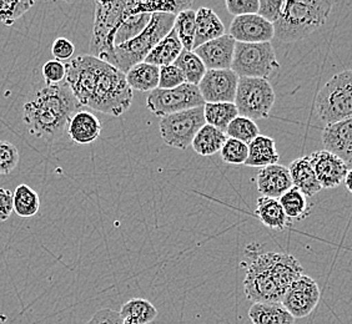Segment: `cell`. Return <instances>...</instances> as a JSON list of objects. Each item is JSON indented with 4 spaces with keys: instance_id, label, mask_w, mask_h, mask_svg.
<instances>
[{
    "instance_id": "6da1fadb",
    "label": "cell",
    "mask_w": 352,
    "mask_h": 324,
    "mask_svg": "<svg viewBox=\"0 0 352 324\" xmlns=\"http://www.w3.org/2000/svg\"><path fill=\"white\" fill-rule=\"evenodd\" d=\"M65 82L80 106L122 115L133 102V90L125 74L93 55H79L65 64Z\"/></svg>"
},
{
    "instance_id": "7a4b0ae2",
    "label": "cell",
    "mask_w": 352,
    "mask_h": 324,
    "mask_svg": "<svg viewBox=\"0 0 352 324\" xmlns=\"http://www.w3.org/2000/svg\"><path fill=\"white\" fill-rule=\"evenodd\" d=\"M250 264L244 279L245 294L255 303H281L286 290L302 276V266L287 253L260 252L256 244L246 247Z\"/></svg>"
},
{
    "instance_id": "3957f363",
    "label": "cell",
    "mask_w": 352,
    "mask_h": 324,
    "mask_svg": "<svg viewBox=\"0 0 352 324\" xmlns=\"http://www.w3.org/2000/svg\"><path fill=\"white\" fill-rule=\"evenodd\" d=\"M79 108V102L65 81L56 85L45 84L28 95L23 106V119L30 135L53 141L67 131L69 120Z\"/></svg>"
},
{
    "instance_id": "277c9868",
    "label": "cell",
    "mask_w": 352,
    "mask_h": 324,
    "mask_svg": "<svg viewBox=\"0 0 352 324\" xmlns=\"http://www.w3.org/2000/svg\"><path fill=\"white\" fill-rule=\"evenodd\" d=\"M190 1L139 3V1H96L90 54L109 62L114 50V36L122 21L135 13H168L176 15L189 9Z\"/></svg>"
},
{
    "instance_id": "5b68a950",
    "label": "cell",
    "mask_w": 352,
    "mask_h": 324,
    "mask_svg": "<svg viewBox=\"0 0 352 324\" xmlns=\"http://www.w3.org/2000/svg\"><path fill=\"white\" fill-rule=\"evenodd\" d=\"M333 1L302 0L284 1L281 13L274 25V38L284 43L301 40L325 24Z\"/></svg>"
},
{
    "instance_id": "8992f818",
    "label": "cell",
    "mask_w": 352,
    "mask_h": 324,
    "mask_svg": "<svg viewBox=\"0 0 352 324\" xmlns=\"http://www.w3.org/2000/svg\"><path fill=\"white\" fill-rule=\"evenodd\" d=\"M175 15L168 13L151 14L149 24L131 40L114 47L109 64L126 74L136 64L145 60L159 41L169 34L174 27Z\"/></svg>"
},
{
    "instance_id": "52a82bcc",
    "label": "cell",
    "mask_w": 352,
    "mask_h": 324,
    "mask_svg": "<svg viewBox=\"0 0 352 324\" xmlns=\"http://www.w3.org/2000/svg\"><path fill=\"white\" fill-rule=\"evenodd\" d=\"M315 113L326 126L352 117V71L350 69L332 76L318 91Z\"/></svg>"
},
{
    "instance_id": "ba28073f",
    "label": "cell",
    "mask_w": 352,
    "mask_h": 324,
    "mask_svg": "<svg viewBox=\"0 0 352 324\" xmlns=\"http://www.w3.org/2000/svg\"><path fill=\"white\" fill-rule=\"evenodd\" d=\"M278 68L280 62L271 43L235 44L231 70L237 75V78L267 80Z\"/></svg>"
},
{
    "instance_id": "9c48e42d",
    "label": "cell",
    "mask_w": 352,
    "mask_h": 324,
    "mask_svg": "<svg viewBox=\"0 0 352 324\" xmlns=\"http://www.w3.org/2000/svg\"><path fill=\"white\" fill-rule=\"evenodd\" d=\"M275 91L269 80L254 78H239L234 104L237 114L252 121L266 119L275 104Z\"/></svg>"
},
{
    "instance_id": "30bf717a",
    "label": "cell",
    "mask_w": 352,
    "mask_h": 324,
    "mask_svg": "<svg viewBox=\"0 0 352 324\" xmlns=\"http://www.w3.org/2000/svg\"><path fill=\"white\" fill-rule=\"evenodd\" d=\"M203 97L197 85L185 82L177 88L155 89L146 97V106L157 117L173 115L190 108L204 106Z\"/></svg>"
},
{
    "instance_id": "8fae6325",
    "label": "cell",
    "mask_w": 352,
    "mask_h": 324,
    "mask_svg": "<svg viewBox=\"0 0 352 324\" xmlns=\"http://www.w3.org/2000/svg\"><path fill=\"white\" fill-rule=\"evenodd\" d=\"M204 125V108L200 106L162 117L159 128L160 136L168 146L186 150Z\"/></svg>"
},
{
    "instance_id": "7c38bea8",
    "label": "cell",
    "mask_w": 352,
    "mask_h": 324,
    "mask_svg": "<svg viewBox=\"0 0 352 324\" xmlns=\"http://www.w3.org/2000/svg\"><path fill=\"white\" fill-rule=\"evenodd\" d=\"M320 296V288L315 279L302 275L286 290L281 304L295 319L307 317L318 307Z\"/></svg>"
},
{
    "instance_id": "4fadbf2b",
    "label": "cell",
    "mask_w": 352,
    "mask_h": 324,
    "mask_svg": "<svg viewBox=\"0 0 352 324\" xmlns=\"http://www.w3.org/2000/svg\"><path fill=\"white\" fill-rule=\"evenodd\" d=\"M237 75L229 70H206L197 88L205 104L234 102L236 95Z\"/></svg>"
},
{
    "instance_id": "5bb4252c",
    "label": "cell",
    "mask_w": 352,
    "mask_h": 324,
    "mask_svg": "<svg viewBox=\"0 0 352 324\" xmlns=\"http://www.w3.org/2000/svg\"><path fill=\"white\" fill-rule=\"evenodd\" d=\"M312 170L316 175L322 189H336L351 169L338 156L332 155L325 150H320L309 156Z\"/></svg>"
},
{
    "instance_id": "9a60e30c",
    "label": "cell",
    "mask_w": 352,
    "mask_h": 324,
    "mask_svg": "<svg viewBox=\"0 0 352 324\" xmlns=\"http://www.w3.org/2000/svg\"><path fill=\"white\" fill-rule=\"evenodd\" d=\"M231 38L236 43L260 44L274 39V25L258 14L235 16L230 24Z\"/></svg>"
},
{
    "instance_id": "2e32d148",
    "label": "cell",
    "mask_w": 352,
    "mask_h": 324,
    "mask_svg": "<svg viewBox=\"0 0 352 324\" xmlns=\"http://www.w3.org/2000/svg\"><path fill=\"white\" fill-rule=\"evenodd\" d=\"M236 41L229 34L208 41L192 51L203 61L206 70H229L231 69Z\"/></svg>"
},
{
    "instance_id": "e0dca14e",
    "label": "cell",
    "mask_w": 352,
    "mask_h": 324,
    "mask_svg": "<svg viewBox=\"0 0 352 324\" xmlns=\"http://www.w3.org/2000/svg\"><path fill=\"white\" fill-rule=\"evenodd\" d=\"M324 150L338 156L351 169L352 166V119L327 125L322 131Z\"/></svg>"
},
{
    "instance_id": "ac0fdd59",
    "label": "cell",
    "mask_w": 352,
    "mask_h": 324,
    "mask_svg": "<svg viewBox=\"0 0 352 324\" xmlns=\"http://www.w3.org/2000/svg\"><path fill=\"white\" fill-rule=\"evenodd\" d=\"M254 180L261 196L269 198L278 200L286 191L292 187L289 170L278 163L260 170Z\"/></svg>"
},
{
    "instance_id": "d6986e66",
    "label": "cell",
    "mask_w": 352,
    "mask_h": 324,
    "mask_svg": "<svg viewBox=\"0 0 352 324\" xmlns=\"http://www.w3.org/2000/svg\"><path fill=\"white\" fill-rule=\"evenodd\" d=\"M69 137L79 145L96 141L102 134V122L90 111H78L69 120L67 126Z\"/></svg>"
},
{
    "instance_id": "ffe728a7",
    "label": "cell",
    "mask_w": 352,
    "mask_h": 324,
    "mask_svg": "<svg viewBox=\"0 0 352 324\" xmlns=\"http://www.w3.org/2000/svg\"><path fill=\"white\" fill-rule=\"evenodd\" d=\"M287 170L292 178V187L301 191L306 197L315 196L322 189L312 170L309 156L294 160Z\"/></svg>"
},
{
    "instance_id": "44dd1931",
    "label": "cell",
    "mask_w": 352,
    "mask_h": 324,
    "mask_svg": "<svg viewBox=\"0 0 352 324\" xmlns=\"http://www.w3.org/2000/svg\"><path fill=\"white\" fill-rule=\"evenodd\" d=\"M195 15L194 49L225 34V27L217 14L210 8L197 9ZM192 49V50H194Z\"/></svg>"
},
{
    "instance_id": "7402d4cb",
    "label": "cell",
    "mask_w": 352,
    "mask_h": 324,
    "mask_svg": "<svg viewBox=\"0 0 352 324\" xmlns=\"http://www.w3.org/2000/svg\"><path fill=\"white\" fill-rule=\"evenodd\" d=\"M278 156L275 140L269 136L258 135L248 145V160L244 165L249 167L264 169L278 163Z\"/></svg>"
},
{
    "instance_id": "603a6c76",
    "label": "cell",
    "mask_w": 352,
    "mask_h": 324,
    "mask_svg": "<svg viewBox=\"0 0 352 324\" xmlns=\"http://www.w3.org/2000/svg\"><path fill=\"white\" fill-rule=\"evenodd\" d=\"M255 216L271 230L284 231L292 226V221L285 215L284 209L276 198L258 197Z\"/></svg>"
},
{
    "instance_id": "cb8c5ba5",
    "label": "cell",
    "mask_w": 352,
    "mask_h": 324,
    "mask_svg": "<svg viewBox=\"0 0 352 324\" xmlns=\"http://www.w3.org/2000/svg\"><path fill=\"white\" fill-rule=\"evenodd\" d=\"M183 50V45L179 40L175 30L171 29L169 34L156 44L155 47L150 51L144 61L155 65L157 68H162L174 64Z\"/></svg>"
},
{
    "instance_id": "d4e9b609",
    "label": "cell",
    "mask_w": 352,
    "mask_h": 324,
    "mask_svg": "<svg viewBox=\"0 0 352 324\" xmlns=\"http://www.w3.org/2000/svg\"><path fill=\"white\" fill-rule=\"evenodd\" d=\"M249 318L252 324H295V318L281 303H254Z\"/></svg>"
},
{
    "instance_id": "484cf974",
    "label": "cell",
    "mask_w": 352,
    "mask_h": 324,
    "mask_svg": "<svg viewBox=\"0 0 352 324\" xmlns=\"http://www.w3.org/2000/svg\"><path fill=\"white\" fill-rule=\"evenodd\" d=\"M159 70L160 69L155 65L142 61L125 74L126 82L131 90L151 93L159 86Z\"/></svg>"
},
{
    "instance_id": "4316f807",
    "label": "cell",
    "mask_w": 352,
    "mask_h": 324,
    "mask_svg": "<svg viewBox=\"0 0 352 324\" xmlns=\"http://www.w3.org/2000/svg\"><path fill=\"white\" fill-rule=\"evenodd\" d=\"M228 136L223 131L205 124L191 142L192 150L200 156H212L220 152Z\"/></svg>"
},
{
    "instance_id": "83f0119b",
    "label": "cell",
    "mask_w": 352,
    "mask_h": 324,
    "mask_svg": "<svg viewBox=\"0 0 352 324\" xmlns=\"http://www.w3.org/2000/svg\"><path fill=\"white\" fill-rule=\"evenodd\" d=\"M278 202L290 221H302L311 213L312 205L309 202V197H306L301 191L295 187L286 191L278 198Z\"/></svg>"
},
{
    "instance_id": "f1b7e54d",
    "label": "cell",
    "mask_w": 352,
    "mask_h": 324,
    "mask_svg": "<svg viewBox=\"0 0 352 324\" xmlns=\"http://www.w3.org/2000/svg\"><path fill=\"white\" fill-rule=\"evenodd\" d=\"M204 119L205 124L226 132V128L235 117L239 116L237 108L234 102H215L205 104Z\"/></svg>"
},
{
    "instance_id": "f546056e",
    "label": "cell",
    "mask_w": 352,
    "mask_h": 324,
    "mask_svg": "<svg viewBox=\"0 0 352 324\" xmlns=\"http://www.w3.org/2000/svg\"><path fill=\"white\" fill-rule=\"evenodd\" d=\"M39 209V195L28 185H19L13 194V212L23 218H29L35 216Z\"/></svg>"
},
{
    "instance_id": "4dcf8cb0",
    "label": "cell",
    "mask_w": 352,
    "mask_h": 324,
    "mask_svg": "<svg viewBox=\"0 0 352 324\" xmlns=\"http://www.w3.org/2000/svg\"><path fill=\"white\" fill-rule=\"evenodd\" d=\"M195 10L185 9L175 15L174 27L176 35L183 45L184 50L192 51L195 39Z\"/></svg>"
},
{
    "instance_id": "1f68e13d",
    "label": "cell",
    "mask_w": 352,
    "mask_h": 324,
    "mask_svg": "<svg viewBox=\"0 0 352 324\" xmlns=\"http://www.w3.org/2000/svg\"><path fill=\"white\" fill-rule=\"evenodd\" d=\"M174 65L182 70L185 76V82L197 86L206 73L203 61L199 59V56L194 51L183 50L174 62Z\"/></svg>"
},
{
    "instance_id": "d6a6232c",
    "label": "cell",
    "mask_w": 352,
    "mask_h": 324,
    "mask_svg": "<svg viewBox=\"0 0 352 324\" xmlns=\"http://www.w3.org/2000/svg\"><path fill=\"white\" fill-rule=\"evenodd\" d=\"M122 318H134L140 324H149L155 321L157 317V310L155 305L150 303L148 299L144 298H133L126 303L122 304L120 310Z\"/></svg>"
},
{
    "instance_id": "836d02e7",
    "label": "cell",
    "mask_w": 352,
    "mask_h": 324,
    "mask_svg": "<svg viewBox=\"0 0 352 324\" xmlns=\"http://www.w3.org/2000/svg\"><path fill=\"white\" fill-rule=\"evenodd\" d=\"M151 13H135L128 16L122 21V25L116 30L114 36V47L120 45L122 43L131 40L136 35L140 34L142 30L149 24Z\"/></svg>"
},
{
    "instance_id": "e575fe53",
    "label": "cell",
    "mask_w": 352,
    "mask_h": 324,
    "mask_svg": "<svg viewBox=\"0 0 352 324\" xmlns=\"http://www.w3.org/2000/svg\"><path fill=\"white\" fill-rule=\"evenodd\" d=\"M225 134L230 139L249 145L252 140H255L260 135V128L256 125V122L252 121L250 119L237 116L229 124Z\"/></svg>"
},
{
    "instance_id": "d590c367",
    "label": "cell",
    "mask_w": 352,
    "mask_h": 324,
    "mask_svg": "<svg viewBox=\"0 0 352 324\" xmlns=\"http://www.w3.org/2000/svg\"><path fill=\"white\" fill-rule=\"evenodd\" d=\"M34 5L33 0H0V23L12 27Z\"/></svg>"
},
{
    "instance_id": "8d00e7d4",
    "label": "cell",
    "mask_w": 352,
    "mask_h": 324,
    "mask_svg": "<svg viewBox=\"0 0 352 324\" xmlns=\"http://www.w3.org/2000/svg\"><path fill=\"white\" fill-rule=\"evenodd\" d=\"M223 162L230 165H244L248 160V145L228 137L220 150Z\"/></svg>"
},
{
    "instance_id": "74e56055",
    "label": "cell",
    "mask_w": 352,
    "mask_h": 324,
    "mask_svg": "<svg viewBox=\"0 0 352 324\" xmlns=\"http://www.w3.org/2000/svg\"><path fill=\"white\" fill-rule=\"evenodd\" d=\"M21 160L19 150L10 142L0 140V176L12 174Z\"/></svg>"
},
{
    "instance_id": "f35d334b",
    "label": "cell",
    "mask_w": 352,
    "mask_h": 324,
    "mask_svg": "<svg viewBox=\"0 0 352 324\" xmlns=\"http://www.w3.org/2000/svg\"><path fill=\"white\" fill-rule=\"evenodd\" d=\"M159 86L157 89H174L185 84V76L182 70L174 64L159 68Z\"/></svg>"
},
{
    "instance_id": "ab89813d",
    "label": "cell",
    "mask_w": 352,
    "mask_h": 324,
    "mask_svg": "<svg viewBox=\"0 0 352 324\" xmlns=\"http://www.w3.org/2000/svg\"><path fill=\"white\" fill-rule=\"evenodd\" d=\"M65 64L61 61L49 60L43 67V76L47 85H56L65 80Z\"/></svg>"
},
{
    "instance_id": "60d3db41",
    "label": "cell",
    "mask_w": 352,
    "mask_h": 324,
    "mask_svg": "<svg viewBox=\"0 0 352 324\" xmlns=\"http://www.w3.org/2000/svg\"><path fill=\"white\" fill-rule=\"evenodd\" d=\"M226 9L234 16L258 14V0H226Z\"/></svg>"
},
{
    "instance_id": "b9f144b4",
    "label": "cell",
    "mask_w": 352,
    "mask_h": 324,
    "mask_svg": "<svg viewBox=\"0 0 352 324\" xmlns=\"http://www.w3.org/2000/svg\"><path fill=\"white\" fill-rule=\"evenodd\" d=\"M283 4V0H258V15L270 24H274L281 13Z\"/></svg>"
},
{
    "instance_id": "7bdbcfd3",
    "label": "cell",
    "mask_w": 352,
    "mask_h": 324,
    "mask_svg": "<svg viewBox=\"0 0 352 324\" xmlns=\"http://www.w3.org/2000/svg\"><path fill=\"white\" fill-rule=\"evenodd\" d=\"M75 47L72 41L67 38H58L55 39L52 47V54L55 60H70L74 55Z\"/></svg>"
},
{
    "instance_id": "ee69618b",
    "label": "cell",
    "mask_w": 352,
    "mask_h": 324,
    "mask_svg": "<svg viewBox=\"0 0 352 324\" xmlns=\"http://www.w3.org/2000/svg\"><path fill=\"white\" fill-rule=\"evenodd\" d=\"M85 324H122V318L119 312L104 308L96 312Z\"/></svg>"
},
{
    "instance_id": "f6af8a7d",
    "label": "cell",
    "mask_w": 352,
    "mask_h": 324,
    "mask_svg": "<svg viewBox=\"0 0 352 324\" xmlns=\"http://www.w3.org/2000/svg\"><path fill=\"white\" fill-rule=\"evenodd\" d=\"M13 213V192L0 189V222H6Z\"/></svg>"
},
{
    "instance_id": "bcb514c9",
    "label": "cell",
    "mask_w": 352,
    "mask_h": 324,
    "mask_svg": "<svg viewBox=\"0 0 352 324\" xmlns=\"http://www.w3.org/2000/svg\"><path fill=\"white\" fill-rule=\"evenodd\" d=\"M351 175H352V171H349L347 172V175H346L345 178H344V183H345L346 189L349 191V192H351V185H350V183H351Z\"/></svg>"
},
{
    "instance_id": "7dc6e473",
    "label": "cell",
    "mask_w": 352,
    "mask_h": 324,
    "mask_svg": "<svg viewBox=\"0 0 352 324\" xmlns=\"http://www.w3.org/2000/svg\"><path fill=\"white\" fill-rule=\"evenodd\" d=\"M122 324H140L134 318H122Z\"/></svg>"
}]
</instances>
